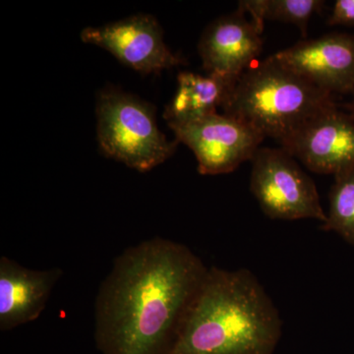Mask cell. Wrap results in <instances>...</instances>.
<instances>
[{"label":"cell","instance_id":"obj_3","mask_svg":"<svg viewBox=\"0 0 354 354\" xmlns=\"http://www.w3.org/2000/svg\"><path fill=\"white\" fill-rule=\"evenodd\" d=\"M335 106L334 95L271 55L241 74L223 109L281 145L310 120Z\"/></svg>","mask_w":354,"mask_h":354},{"label":"cell","instance_id":"obj_5","mask_svg":"<svg viewBox=\"0 0 354 354\" xmlns=\"http://www.w3.org/2000/svg\"><path fill=\"white\" fill-rule=\"evenodd\" d=\"M251 162L250 190L266 216L325 223L327 215L315 183L285 149L260 148Z\"/></svg>","mask_w":354,"mask_h":354},{"label":"cell","instance_id":"obj_9","mask_svg":"<svg viewBox=\"0 0 354 354\" xmlns=\"http://www.w3.org/2000/svg\"><path fill=\"white\" fill-rule=\"evenodd\" d=\"M281 148L310 171L337 174L354 165V118L337 106L310 120Z\"/></svg>","mask_w":354,"mask_h":354},{"label":"cell","instance_id":"obj_14","mask_svg":"<svg viewBox=\"0 0 354 354\" xmlns=\"http://www.w3.org/2000/svg\"><path fill=\"white\" fill-rule=\"evenodd\" d=\"M334 176L327 218L321 230L335 232L354 246V165Z\"/></svg>","mask_w":354,"mask_h":354},{"label":"cell","instance_id":"obj_12","mask_svg":"<svg viewBox=\"0 0 354 354\" xmlns=\"http://www.w3.org/2000/svg\"><path fill=\"white\" fill-rule=\"evenodd\" d=\"M236 82L235 79L207 73L180 72L177 90L164 113L167 124L189 122L218 113L223 108Z\"/></svg>","mask_w":354,"mask_h":354},{"label":"cell","instance_id":"obj_8","mask_svg":"<svg viewBox=\"0 0 354 354\" xmlns=\"http://www.w3.org/2000/svg\"><path fill=\"white\" fill-rule=\"evenodd\" d=\"M281 64L328 94L354 92V35L332 32L274 53Z\"/></svg>","mask_w":354,"mask_h":354},{"label":"cell","instance_id":"obj_13","mask_svg":"<svg viewBox=\"0 0 354 354\" xmlns=\"http://www.w3.org/2000/svg\"><path fill=\"white\" fill-rule=\"evenodd\" d=\"M322 0H242L239 8L250 15L261 32L266 20L279 21L297 26L302 36L307 35L312 16L322 10Z\"/></svg>","mask_w":354,"mask_h":354},{"label":"cell","instance_id":"obj_2","mask_svg":"<svg viewBox=\"0 0 354 354\" xmlns=\"http://www.w3.org/2000/svg\"><path fill=\"white\" fill-rule=\"evenodd\" d=\"M279 310L249 270L209 268L171 354H274Z\"/></svg>","mask_w":354,"mask_h":354},{"label":"cell","instance_id":"obj_1","mask_svg":"<svg viewBox=\"0 0 354 354\" xmlns=\"http://www.w3.org/2000/svg\"><path fill=\"white\" fill-rule=\"evenodd\" d=\"M209 267L179 242L155 237L114 260L95 305L102 354H171Z\"/></svg>","mask_w":354,"mask_h":354},{"label":"cell","instance_id":"obj_15","mask_svg":"<svg viewBox=\"0 0 354 354\" xmlns=\"http://www.w3.org/2000/svg\"><path fill=\"white\" fill-rule=\"evenodd\" d=\"M328 23L354 27V0H337Z\"/></svg>","mask_w":354,"mask_h":354},{"label":"cell","instance_id":"obj_11","mask_svg":"<svg viewBox=\"0 0 354 354\" xmlns=\"http://www.w3.org/2000/svg\"><path fill=\"white\" fill-rule=\"evenodd\" d=\"M60 268L32 270L0 258V330L7 332L37 320L62 279Z\"/></svg>","mask_w":354,"mask_h":354},{"label":"cell","instance_id":"obj_7","mask_svg":"<svg viewBox=\"0 0 354 354\" xmlns=\"http://www.w3.org/2000/svg\"><path fill=\"white\" fill-rule=\"evenodd\" d=\"M84 43L104 48L121 64L143 74H158L183 64L165 44L162 27L153 16L137 14L125 19L88 27Z\"/></svg>","mask_w":354,"mask_h":354},{"label":"cell","instance_id":"obj_6","mask_svg":"<svg viewBox=\"0 0 354 354\" xmlns=\"http://www.w3.org/2000/svg\"><path fill=\"white\" fill-rule=\"evenodd\" d=\"M169 127L176 141L194 153L198 171L203 176L234 171L243 162L252 160L266 139L246 123L225 113Z\"/></svg>","mask_w":354,"mask_h":354},{"label":"cell","instance_id":"obj_4","mask_svg":"<svg viewBox=\"0 0 354 354\" xmlns=\"http://www.w3.org/2000/svg\"><path fill=\"white\" fill-rule=\"evenodd\" d=\"M97 141L106 157L146 172L176 153L158 127L155 108L136 95L115 87L102 90L97 100Z\"/></svg>","mask_w":354,"mask_h":354},{"label":"cell","instance_id":"obj_10","mask_svg":"<svg viewBox=\"0 0 354 354\" xmlns=\"http://www.w3.org/2000/svg\"><path fill=\"white\" fill-rule=\"evenodd\" d=\"M261 36L262 32L241 9L218 18L200 39L203 68L207 73L237 80L262 53Z\"/></svg>","mask_w":354,"mask_h":354},{"label":"cell","instance_id":"obj_16","mask_svg":"<svg viewBox=\"0 0 354 354\" xmlns=\"http://www.w3.org/2000/svg\"><path fill=\"white\" fill-rule=\"evenodd\" d=\"M353 116L354 118V102H353Z\"/></svg>","mask_w":354,"mask_h":354}]
</instances>
